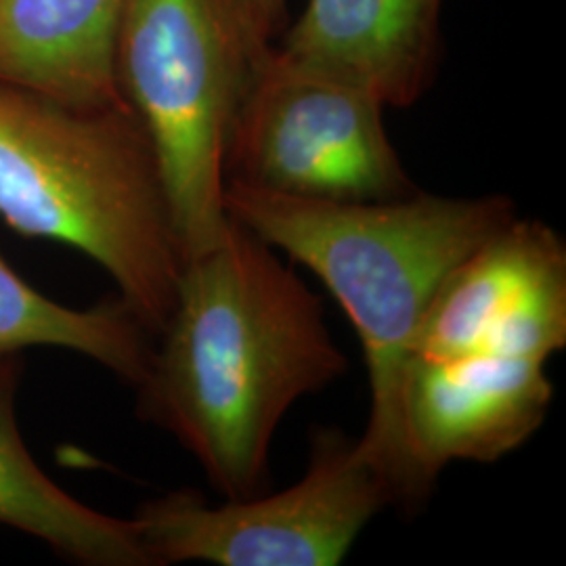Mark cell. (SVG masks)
<instances>
[{
	"label": "cell",
	"instance_id": "obj_1",
	"mask_svg": "<svg viewBox=\"0 0 566 566\" xmlns=\"http://www.w3.org/2000/svg\"><path fill=\"white\" fill-rule=\"evenodd\" d=\"M160 336L137 385L143 411L224 500L263 493L285 413L348 369L322 298L233 219L221 242L182 264Z\"/></svg>",
	"mask_w": 566,
	"mask_h": 566
},
{
	"label": "cell",
	"instance_id": "obj_2",
	"mask_svg": "<svg viewBox=\"0 0 566 566\" xmlns=\"http://www.w3.org/2000/svg\"><path fill=\"white\" fill-rule=\"evenodd\" d=\"M224 210L311 269L340 303L364 346L369 380V418L357 443L385 474L397 504H422L399 424L405 367L437 290L472 250L518 217L514 202L420 189L392 200L336 202L229 179Z\"/></svg>",
	"mask_w": 566,
	"mask_h": 566
},
{
	"label": "cell",
	"instance_id": "obj_3",
	"mask_svg": "<svg viewBox=\"0 0 566 566\" xmlns=\"http://www.w3.org/2000/svg\"><path fill=\"white\" fill-rule=\"evenodd\" d=\"M0 219L93 259L143 324L163 332L185 259L130 105L76 107L0 84Z\"/></svg>",
	"mask_w": 566,
	"mask_h": 566
},
{
	"label": "cell",
	"instance_id": "obj_4",
	"mask_svg": "<svg viewBox=\"0 0 566 566\" xmlns=\"http://www.w3.org/2000/svg\"><path fill=\"white\" fill-rule=\"evenodd\" d=\"M271 51V49H269ZM259 51L231 0H126L116 78L154 147L182 259L221 242L227 147Z\"/></svg>",
	"mask_w": 566,
	"mask_h": 566
},
{
	"label": "cell",
	"instance_id": "obj_5",
	"mask_svg": "<svg viewBox=\"0 0 566 566\" xmlns=\"http://www.w3.org/2000/svg\"><path fill=\"white\" fill-rule=\"evenodd\" d=\"M392 504V486L357 439L322 428L303 479L283 491L219 506L177 491L133 521L154 565L334 566Z\"/></svg>",
	"mask_w": 566,
	"mask_h": 566
},
{
	"label": "cell",
	"instance_id": "obj_6",
	"mask_svg": "<svg viewBox=\"0 0 566 566\" xmlns=\"http://www.w3.org/2000/svg\"><path fill=\"white\" fill-rule=\"evenodd\" d=\"M364 88L273 46L252 70L227 147V181L283 196L374 202L416 191Z\"/></svg>",
	"mask_w": 566,
	"mask_h": 566
},
{
	"label": "cell",
	"instance_id": "obj_7",
	"mask_svg": "<svg viewBox=\"0 0 566 566\" xmlns=\"http://www.w3.org/2000/svg\"><path fill=\"white\" fill-rule=\"evenodd\" d=\"M565 346V242L552 227L516 217L447 275L411 357L486 353L547 361Z\"/></svg>",
	"mask_w": 566,
	"mask_h": 566
},
{
	"label": "cell",
	"instance_id": "obj_8",
	"mask_svg": "<svg viewBox=\"0 0 566 566\" xmlns=\"http://www.w3.org/2000/svg\"><path fill=\"white\" fill-rule=\"evenodd\" d=\"M546 364L486 353L409 359L399 424L422 502L451 462H497L537 432L554 397Z\"/></svg>",
	"mask_w": 566,
	"mask_h": 566
},
{
	"label": "cell",
	"instance_id": "obj_9",
	"mask_svg": "<svg viewBox=\"0 0 566 566\" xmlns=\"http://www.w3.org/2000/svg\"><path fill=\"white\" fill-rule=\"evenodd\" d=\"M443 0H306L277 51L409 107L439 74Z\"/></svg>",
	"mask_w": 566,
	"mask_h": 566
},
{
	"label": "cell",
	"instance_id": "obj_10",
	"mask_svg": "<svg viewBox=\"0 0 566 566\" xmlns=\"http://www.w3.org/2000/svg\"><path fill=\"white\" fill-rule=\"evenodd\" d=\"M126 0H0V84L76 107H120Z\"/></svg>",
	"mask_w": 566,
	"mask_h": 566
},
{
	"label": "cell",
	"instance_id": "obj_11",
	"mask_svg": "<svg viewBox=\"0 0 566 566\" xmlns=\"http://www.w3.org/2000/svg\"><path fill=\"white\" fill-rule=\"evenodd\" d=\"M15 357L0 359V525L91 566H154L135 521L97 512L34 462L15 420Z\"/></svg>",
	"mask_w": 566,
	"mask_h": 566
},
{
	"label": "cell",
	"instance_id": "obj_12",
	"mask_svg": "<svg viewBox=\"0 0 566 566\" xmlns=\"http://www.w3.org/2000/svg\"><path fill=\"white\" fill-rule=\"evenodd\" d=\"M151 334L122 298L93 308L55 303L0 256V359L18 357L30 346H55L81 353L137 386L154 353Z\"/></svg>",
	"mask_w": 566,
	"mask_h": 566
},
{
	"label": "cell",
	"instance_id": "obj_13",
	"mask_svg": "<svg viewBox=\"0 0 566 566\" xmlns=\"http://www.w3.org/2000/svg\"><path fill=\"white\" fill-rule=\"evenodd\" d=\"M245 34L259 51L275 46L287 28V0H231Z\"/></svg>",
	"mask_w": 566,
	"mask_h": 566
}]
</instances>
